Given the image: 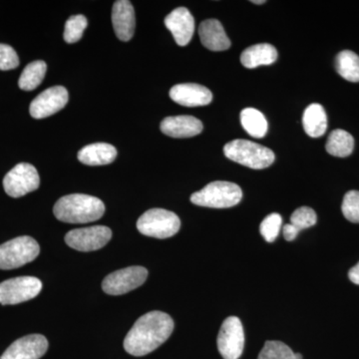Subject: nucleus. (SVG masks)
Instances as JSON below:
<instances>
[{
  "mask_svg": "<svg viewBox=\"0 0 359 359\" xmlns=\"http://www.w3.org/2000/svg\"><path fill=\"white\" fill-rule=\"evenodd\" d=\"M174 330L169 314L154 311L144 314L135 323L124 340V348L134 356H144L162 346Z\"/></svg>",
  "mask_w": 359,
  "mask_h": 359,
  "instance_id": "f257e3e1",
  "label": "nucleus"
},
{
  "mask_svg": "<svg viewBox=\"0 0 359 359\" xmlns=\"http://www.w3.org/2000/svg\"><path fill=\"white\" fill-rule=\"evenodd\" d=\"M105 205L98 198L84 194H72L60 198L54 205L53 214L59 221L69 224H86L101 219Z\"/></svg>",
  "mask_w": 359,
  "mask_h": 359,
  "instance_id": "f03ea898",
  "label": "nucleus"
},
{
  "mask_svg": "<svg viewBox=\"0 0 359 359\" xmlns=\"http://www.w3.org/2000/svg\"><path fill=\"white\" fill-rule=\"evenodd\" d=\"M224 153L228 159L255 170L266 169L276 158L271 149L245 139H236L226 144Z\"/></svg>",
  "mask_w": 359,
  "mask_h": 359,
  "instance_id": "7ed1b4c3",
  "label": "nucleus"
},
{
  "mask_svg": "<svg viewBox=\"0 0 359 359\" xmlns=\"http://www.w3.org/2000/svg\"><path fill=\"white\" fill-rule=\"evenodd\" d=\"M243 198L242 189L231 182L216 181L191 196V202L201 207L226 209L238 205Z\"/></svg>",
  "mask_w": 359,
  "mask_h": 359,
  "instance_id": "20e7f679",
  "label": "nucleus"
},
{
  "mask_svg": "<svg viewBox=\"0 0 359 359\" xmlns=\"http://www.w3.org/2000/svg\"><path fill=\"white\" fill-rule=\"evenodd\" d=\"M181 228V221L175 212L164 209H151L137 222L142 235L156 238L173 237Z\"/></svg>",
  "mask_w": 359,
  "mask_h": 359,
  "instance_id": "39448f33",
  "label": "nucleus"
},
{
  "mask_svg": "<svg viewBox=\"0 0 359 359\" xmlns=\"http://www.w3.org/2000/svg\"><path fill=\"white\" fill-rule=\"evenodd\" d=\"M40 252L39 243L28 236L13 238L0 245V269H18L32 263Z\"/></svg>",
  "mask_w": 359,
  "mask_h": 359,
  "instance_id": "423d86ee",
  "label": "nucleus"
},
{
  "mask_svg": "<svg viewBox=\"0 0 359 359\" xmlns=\"http://www.w3.org/2000/svg\"><path fill=\"white\" fill-rule=\"evenodd\" d=\"M42 290V283L34 276H18L0 283V304H18L34 299Z\"/></svg>",
  "mask_w": 359,
  "mask_h": 359,
  "instance_id": "0eeeda50",
  "label": "nucleus"
},
{
  "mask_svg": "<svg viewBox=\"0 0 359 359\" xmlns=\"http://www.w3.org/2000/svg\"><path fill=\"white\" fill-rule=\"evenodd\" d=\"M40 178L36 168L28 163H20L6 175L4 191L9 197L20 198L39 188Z\"/></svg>",
  "mask_w": 359,
  "mask_h": 359,
  "instance_id": "6e6552de",
  "label": "nucleus"
},
{
  "mask_svg": "<svg viewBox=\"0 0 359 359\" xmlns=\"http://www.w3.org/2000/svg\"><path fill=\"white\" fill-rule=\"evenodd\" d=\"M217 344L224 359H238L242 356L245 347V332L240 318L229 316L224 321Z\"/></svg>",
  "mask_w": 359,
  "mask_h": 359,
  "instance_id": "1a4fd4ad",
  "label": "nucleus"
},
{
  "mask_svg": "<svg viewBox=\"0 0 359 359\" xmlns=\"http://www.w3.org/2000/svg\"><path fill=\"white\" fill-rule=\"evenodd\" d=\"M147 276L148 271L143 266H129L106 276L102 289L107 294H125L141 287L147 280Z\"/></svg>",
  "mask_w": 359,
  "mask_h": 359,
  "instance_id": "9d476101",
  "label": "nucleus"
},
{
  "mask_svg": "<svg viewBox=\"0 0 359 359\" xmlns=\"http://www.w3.org/2000/svg\"><path fill=\"white\" fill-rule=\"evenodd\" d=\"M112 238V231L108 226H94L76 229L66 233L65 243L79 252H93L102 249Z\"/></svg>",
  "mask_w": 359,
  "mask_h": 359,
  "instance_id": "9b49d317",
  "label": "nucleus"
},
{
  "mask_svg": "<svg viewBox=\"0 0 359 359\" xmlns=\"http://www.w3.org/2000/svg\"><path fill=\"white\" fill-rule=\"evenodd\" d=\"M65 87L54 86L40 93L30 104L29 112L35 119H44L62 110L68 102Z\"/></svg>",
  "mask_w": 359,
  "mask_h": 359,
  "instance_id": "f8f14e48",
  "label": "nucleus"
},
{
  "mask_svg": "<svg viewBox=\"0 0 359 359\" xmlns=\"http://www.w3.org/2000/svg\"><path fill=\"white\" fill-rule=\"evenodd\" d=\"M48 349V341L41 334L26 335L15 340L0 359H39Z\"/></svg>",
  "mask_w": 359,
  "mask_h": 359,
  "instance_id": "ddd939ff",
  "label": "nucleus"
},
{
  "mask_svg": "<svg viewBox=\"0 0 359 359\" xmlns=\"http://www.w3.org/2000/svg\"><path fill=\"white\" fill-rule=\"evenodd\" d=\"M165 25L179 46H186L193 39L195 20L186 7H179L165 18Z\"/></svg>",
  "mask_w": 359,
  "mask_h": 359,
  "instance_id": "4468645a",
  "label": "nucleus"
},
{
  "mask_svg": "<svg viewBox=\"0 0 359 359\" xmlns=\"http://www.w3.org/2000/svg\"><path fill=\"white\" fill-rule=\"evenodd\" d=\"M174 102L185 107H200L212 102V94L207 87L196 83L175 85L170 90Z\"/></svg>",
  "mask_w": 359,
  "mask_h": 359,
  "instance_id": "2eb2a0df",
  "label": "nucleus"
},
{
  "mask_svg": "<svg viewBox=\"0 0 359 359\" xmlns=\"http://www.w3.org/2000/svg\"><path fill=\"white\" fill-rule=\"evenodd\" d=\"M160 128L163 133L173 138H190L201 134L203 124L194 116H172L163 120Z\"/></svg>",
  "mask_w": 359,
  "mask_h": 359,
  "instance_id": "dca6fc26",
  "label": "nucleus"
},
{
  "mask_svg": "<svg viewBox=\"0 0 359 359\" xmlns=\"http://www.w3.org/2000/svg\"><path fill=\"white\" fill-rule=\"evenodd\" d=\"M112 23L116 36L121 41H129L135 32V11L128 0L115 1L112 11Z\"/></svg>",
  "mask_w": 359,
  "mask_h": 359,
  "instance_id": "f3484780",
  "label": "nucleus"
},
{
  "mask_svg": "<svg viewBox=\"0 0 359 359\" xmlns=\"http://www.w3.org/2000/svg\"><path fill=\"white\" fill-rule=\"evenodd\" d=\"M199 35L203 45L209 50L224 51L231 47V40L219 20L203 21L200 25Z\"/></svg>",
  "mask_w": 359,
  "mask_h": 359,
  "instance_id": "a211bd4d",
  "label": "nucleus"
},
{
  "mask_svg": "<svg viewBox=\"0 0 359 359\" xmlns=\"http://www.w3.org/2000/svg\"><path fill=\"white\" fill-rule=\"evenodd\" d=\"M117 154V150L110 144L94 143L79 151L78 160L87 166H102L114 162Z\"/></svg>",
  "mask_w": 359,
  "mask_h": 359,
  "instance_id": "6ab92c4d",
  "label": "nucleus"
},
{
  "mask_svg": "<svg viewBox=\"0 0 359 359\" xmlns=\"http://www.w3.org/2000/svg\"><path fill=\"white\" fill-rule=\"evenodd\" d=\"M278 59V51L275 47L269 43L255 44L245 49L241 55L243 66L249 69L262 65H271Z\"/></svg>",
  "mask_w": 359,
  "mask_h": 359,
  "instance_id": "aec40b11",
  "label": "nucleus"
},
{
  "mask_svg": "<svg viewBox=\"0 0 359 359\" xmlns=\"http://www.w3.org/2000/svg\"><path fill=\"white\" fill-rule=\"evenodd\" d=\"M304 131L311 138H320L327 129V116L320 104L313 103L306 107L302 115Z\"/></svg>",
  "mask_w": 359,
  "mask_h": 359,
  "instance_id": "412c9836",
  "label": "nucleus"
},
{
  "mask_svg": "<svg viewBox=\"0 0 359 359\" xmlns=\"http://www.w3.org/2000/svg\"><path fill=\"white\" fill-rule=\"evenodd\" d=\"M241 123L243 128L250 136L261 139L266 136L269 125L261 111L255 108H245L241 112Z\"/></svg>",
  "mask_w": 359,
  "mask_h": 359,
  "instance_id": "4be33fe9",
  "label": "nucleus"
},
{
  "mask_svg": "<svg viewBox=\"0 0 359 359\" xmlns=\"http://www.w3.org/2000/svg\"><path fill=\"white\" fill-rule=\"evenodd\" d=\"M354 139L348 132L337 129L330 133L328 137L327 149L328 154L334 157L346 158L353 152Z\"/></svg>",
  "mask_w": 359,
  "mask_h": 359,
  "instance_id": "5701e85b",
  "label": "nucleus"
},
{
  "mask_svg": "<svg viewBox=\"0 0 359 359\" xmlns=\"http://www.w3.org/2000/svg\"><path fill=\"white\" fill-rule=\"evenodd\" d=\"M335 69L337 73L349 82H359V56L353 51L339 52L335 59Z\"/></svg>",
  "mask_w": 359,
  "mask_h": 359,
  "instance_id": "b1692460",
  "label": "nucleus"
},
{
  "mask_svg": "<svg viewBox=\"0 0 359 359\" xmlns=\"http://www.w3.org/2000/svg\"><path fill=\"white\" fill-rule=\"evenodd\" d=\"M47 65L44 61L36 60L29 63L21 73L18 86L25 91H32L43 81L46 74Z\"/></svg>",
  "mask_w": 359,
  "mask_h": 359,
  "instance_id": "393cba45",
  "label": "nucleus"
},
{
  "mask_svg": "<svg viewBox=\"0 0 359 359\" xmlns=\"http://www.w3.org/2000/svg\"><path fill=\"white\" fill-rule=\"evenodd\" d=\"M257 359H295V354L283 342L269 340L264 344Z\"/></svg>",
  "mask_w": 359,
  "mask_h": 359,
  "instance_id": "a878e982",
  "label": "nucleus"
},
{
  "mask_svg": "<svg viewBox=\"0 0 359 359\" xmlns=\"http://www.w3.org/2000/svg\"><path fill=\"white\" fill-rule=\"evenodd\" d=\"M88 25V21L84 15H73L66 21L65 40L67 43L72 44L82 39L84 30Z\"/></svg>",
  "mask_w": 359,
  "mask_h": 359,
  "instance_id": "bb28decb",
  "label": "nucleus"
},
{
  "mask_svg": "<svg viewBox=\"0 0 359 359\" xmlns=\"http://www.w3.org/2000/svg\"><path fill=\"white\" fill-rule=\"evenodd\" d=\"M283 219L280 214L269 215L262 222L259 226V231L263 236L264 240L268 243H273L280 233V228H282Z\"/></svg>",
  "mask_w": 359,
  "mask_h": 359,
  "instance_id": "cd10ccee",
  "label": "nucleus"
},
{
  "mask_svg": "<svg viewBox=\"0 0 359 359\" xmlns=\"http://www.w3.org/2000/svg\"><path fill=\"white\" fill-rule=\"evenodd\" d=\"M316 221H318V217L316 212L309 207L299 208L290 217V224L299 231L311 228L316 224Z\"/></svg>",
  "mask_w": 359,
  "mask_h": 359,
  "instance_id": "c85d7f7f",
  "label": "nucleus"
},
{
  "mask_svg": "<svg viewBox=\"0 0 359 359\" xmlns=\"http://www.w3.org/2000/svg\"><path fill=\"white\" fill-rule=\"evenodd\" d=\"M342 214L351 223L359 224V191H349L344 198Z\"/></svg>",
  "mask_w": 359,
  "mask_h": 359,
  "instance_id": "c756f323",
  "label": "nucleus"
},
{
  "mask_svg": "<svg viewBox=\"0 0 359 359\" xmlns=\"http://www.w3.org/2000/svg\"><path fill=\"white\" fill-rule=\"evenodd\" d=\"M20 65V58L13 47L0 44V70H13Z\"/></svg>",
  "mask_w": 359,
  "mask_h": 359,
  "instance_id": "7c9ffc66",
  "label": "nucleus"
},
{
  "mask_svg": "<svg viewBox=\"0 0 359 359\" xmlns=\"http://www.w3.org/2000/svg\"><path fill=\"white\" fill-rule=\"evenodd\" d=\"M299 233V231L292 224H287L283 226V237H285L287 242H292V241L295 240Z\"/></svg>",
  "mask_w": 359,
  "mask_h": 359,
  "instance_id": "2f4dec72",
  "label": "nucleus"
},
{
  "mask_svg": "<svg viewBox=\"0 0 359 359\" xmlns=\"http://www.w3.org/2000/svg\"><path fill=\"white\" fill-rule=\"evenodd\" d=\"M348 278L354 285H359V263L351 269L348 273Z\"/></svg>",
  "mask_w": 359,
  "mask_h": 359,
  "instance_id": "473e14b6",
  "label": "nucleus"
},
{
  "mask_svg": "<svg viewBox=\"0 0 359 359\" xmlns=\"http://www.w3.org/2000/svg\"><path fill=\"white\" fill-rule=\"evenodd\" d=\"M252 4H266V1H264V0H259V1H256V0H254V1H252Z\"/></svg>",
  "mask_w": 359,
  "mask_h": 359,
  "instance_id": "72a5a7b5",
  "label": "nucleus"
},
{
  "mask_svg": "<svg viewBox=\"0 0 359 359\" xmlns=\"http://www.w3.org/2000/svg\"><path fill=\"white\" fill-rule=\"evenodd\" d=\"M295 354V359H302V355L301 353H294Z\"/></svg>",
  "mask_w": 359,
  "mask_h": 359,
  "instance_id": "f704fd0d",
  "label": "nucleus"
}]
</instances>
